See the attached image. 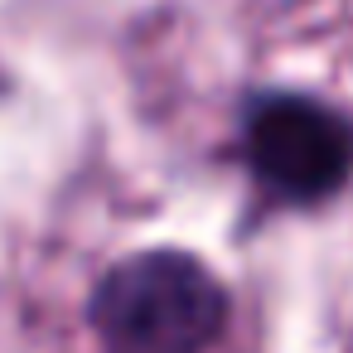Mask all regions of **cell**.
I'll list each match as a JSON object with an SVG mask.
<instances>
[{"instance_id": "cell-1", "label": "cell", "mask_w": 353, "mask_h": 353, "mask_svg": "<svg viewBox=\"0 0 353 353\" xmlns=\"http://www.w3.org/2000/svg\"><path fill=\"white\" fill-rule=\"evenodd\" d=\"M88 314L117 353H203L228 324V290L189 252L155 247L117 261Z\"/></svg>"}, {"instance_id": "cell-2", "label": "cell", "mask_w": 353, "mask_h": 353, "mask_svg": "<svg viewBox=\"0 0 353 353\" xmlns=\"http://www.w3.org/2000/svg\"><path fill=\"white\" fill-rule=\"evenodd\" d=\"M252 174L285 203H319L353 174V126L300 92H271L247 117Z\"/></svg>"}]
</instances>
